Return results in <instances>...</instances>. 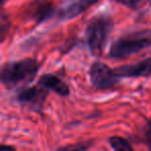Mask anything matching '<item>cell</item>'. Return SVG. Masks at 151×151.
<instances>
[{
	"instance_id": "6da1fadb",
	"label": "cell",
	"mask_w": 151,
	"mask_h": 151,
	"mask_svg": "<svg viewBox=\"0 0 151 151\" xmlns=\"http://www.w3.org/2000/svg\"><path fill=\"white\" fill-rule=\"evenodd\" d=\"M38 68L40 63L31 58L7 62L0 67V82L9 88H15L30 82L37 73Z\"/></svg>"
},
{
	"instance_id": "7a4b0ae2",
	"label": "cell",
	"mask_w": 151,
	"mask_h": 151,
	"mask_svg": "<svg viewBox=\"0 0 151 151\" xmlns=\"http://www.w3.org/2000/svg\"><path fill=\"white\" fill-rule=\"evenodd\" d=\"M112 30V21L107 16H96L90 21L86 29V40L93 55L104 51Z\"/></svg>"
},
{
	"instance_id": "3957f363",
	"label": "cell",
	"mask_w": 151,
	"mask_h": 151,
	"mask_svg": "<svg viewBox=\"0 0 151 151\" xmlns=\"http://www.w3.org/2000/svg\"><path fill=\"white\" fill-rule=\"evenodd\" d=\"M151 46V38L149 36L132 34L118 38L112 44L109 56L114 59H123L141 52Z\"/></svg>"
},
{
	"instance_id": "277c9868",
	"label": "cell",
	"mask_w": 151,
	"mask_h": 151,
	"mask_svg": "<svg viewBox=\"0 0 151 151\" xmlns=\"http://www.w3.org/2000/svg\"><path fill=\"white\" fill-rule=\"evenodd\" d=\"M90 81L97 89H110L118 82V77L115 70L110 68L106 63L96 61L90 67Z\"/></svg>"
},
{
	"instance_id": "5b68a950",
	"label": "cell",
	"mask_w": 151,
	"mask_h": 151,
	"mask_svg": "<svg viewBox=\"0 0 151 151\" xmlns=\"http://www.w3.org/2000/svg\"><path fill=\"white\" fill-rule=\"evenodd\" d=\"M99 1V0H65L56 9L55 14L56 17L62 21L75 19Z\"/></svg>"
},
{
	"instance_id": "8992f818",
	"label": "cell",
	"mask_w": 151,
	"mask_h": 151,
	"mask_svg": "<svg viewBox=\"0 0 151 151\" xmlns=\"http://www.w3.org/2000/svg\"><path fill=\"white\" fill-rule=\"evenodd\" d=\"M48 96L47 89L42 88V86H32L26 87L19 91L17 95L18 101L24 106L30 108L31 110H42L45 101Z\"/></svg>"
},
{
	"instance_id": "52a82bcc",
	"label": "cell",
	"mask_w": 151,
	"mask_h": 151,
	"mask_svg": "<svg viewBox=\"0 0 151 151\" xmlns=\"http://www.w3.org/2000/svg\"><path fill=\"white\" fill-rule=\"evenodd\" d=\"M55 13L56 11L54 9V5L49 0H36L30 3L25 9L26 16L36 23H42L47 21Z\"/></svg>"
},
{
	"instance_id": "ba28073f",
	"label": "cell",
	"mask_w": 151,
	"mask_h": 151,
	"mask_svg": "<svg viewBox=\"0 0 151 151\" xmlns=\"http://www.w3.org/2000/svg\"><path fill=\"white\" fill-rule=\"evenodd\" d=\"M114 70L119 78L121 77H124V78L148 77L151 75V58H146L134 64L122 65Z\"/></svg>"
},
{
	"instance_id": "9c48e42d",
	"label": "cell",
	"mask_w": 151,
	"mask_h": 151,
	"mask_svg": "<svg viewBox=\"0 0 151 151\" xmlns=\"http://www.w3.org/2000/svg\"><path fill=\"white\" fill-rule=\"evenodd\" d=\"M38 84L42 88L53 91L60 96H67L69 94V88L66 83L63 82L60 78L51 73H46L42 76V78L38 81Z\"/></svg>"
},
{
	"instance_id": "30bf717a",
	"label": "cell",
	"mask_w": 151,
	"mask_h": 151,
	"mask_svg": "<svg viewBox=\"0 0 151 151\" xmlns=\"http://www.w3.org/2000/svg\"><path fill=\"white\" fill-rule=\"evenodd\" d=\"M5 1L6 0H0V40H2L6 36L11 28V21H9V15L3 9Z\"/></svg>"
},
{
	"instance_id": "8fae6325",
	"label": "cell",
	"mask_w": 151,
	"mask_h": 151,
	"mask_svg": "<svg viewBox=\"0 0 151 151\" xmlns=\"http://www.w3.org/2000/svg\"><path fill=\"white\" fill-rule=\"evenodd\" d=\"M110 145L111 147L114 149V150H117V151H132V145L129 144L126 139L122 138V137H112L110 138L109 140Z\"/></svg>"
},
{
	"instance_id": "7c38bea8",
	"label": "cell",
	"mask_w": 151,
	"mask_h": 151,
	"mask_svg": "<svg viewBox=\"0 0 151 151\" xmlns=\"http://www.w3.org/2000/svg\"><path fill=\"white\" fill-rule=\"evenodd\" d=\"M116 1L120 4H123L124 6L129 7V9H137L142 4L144 0H116Z\"/></svg>"
},
{
	"instance_id": "4fadbf2b",
	"label": "cell",
	"mask_w": 151,
	"mask_h": 151,
	"mask_svg": "<svg viewBox=\"0 0 151 151\" xmlns=\"http://www.w3.org/2000/svg\"><path fill=\"white\" fill-rule=\"evenodd\" d=\"M144 132H145V140H146L149 148L151 149V120L147 123Z\"/></svg>"
},
{
	"instance_id": "5bb4252c",
	"label": "cell",
	"mask_w": 151,
	"mask_h": 151,
	"mask_svg": "<svg viewBox=\"0 0 151 151\" xmlns=\"http://www.w3.org/2000/svg\"><path fill=\"white\" fill-rule=\"evenodd\" d=\"M88 146L87 145H83V144H80V145H77V146H67V147H63L62 149L64 150H76V149H81V150H84V149H87Z\"/></svg>"
},
{
	"instance_id": "9a60e30c",
	"label": "cell",
	"mask_w": 151,
	"mask_h": 151,
	"mask_svg": "<svg viewBox=\"0 0 151 151\" xmlns=\"http://www.w3.org/2000/svg\"><path fill=\"white\" fill-rule=\"evenodd\" d=\"M0 149H5V150H9V149H13V147H11V146H5V145H0Z\"/></svg>"
}]
</instances>
